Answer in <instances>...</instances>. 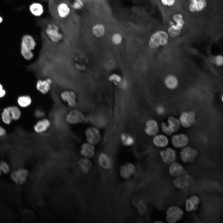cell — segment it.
Listing matches in <instances>:
<instances>
[{
  "label": "cell",
  "mask_w": 223,
  "mask_h": 223,
  "mask_svg": "<svg viewBox=\"0 0 223 223\" xmlns=\"http://www.w3.org/2000/svg\"><path fill=\"white\" fill-rule=\"evenodd\" d=\"M144 130L145 133L148 136H155L158 133L159 131L158 122L153 119L148 120L145 123Z\"/></svg>",
  "instance_id": "obj_19"
},
{
  "label": "cell",
  "mask_w": 223,
  "mask_h": 223,
  "mask_svg": "<svg viewBox=\"0 0 223 223\" xmlns=\"http://www.w3.org/2000/svg\"><path fill=\"white\" fill-rule=\"evenodd\" d=\"M154 222L155 223H162L163 222L160 220H155Z\"/></svg>",
  "instance_id": "obj_50"
},
{
  "label": "cell",
  "mask_w": 223,
  "mask_h": 223,
  "mask_svg": "<svg viewBox=\"0 0 223 223\" xmlns=\"http://www.w3.org/2000/svg\"><path fill=\"white\" fill-rule=\"evenodd\" d=\"M164 83L168 89L174 90L178 87L179 81L176 76L172 74H170L165 77L164 80Z\"/></svg>",
  "instance_id": "obj_26"
},
{
  "label": "cell",
  "mask_w": 223,
  "mask_h": 223,
  "mask_svg": "<svg viewBox=\"0 0 223 223\" xmlns=\"http://www.w3.org/2000/svg\"><path fill=\"white\" fill-rule=\"evenodd\" d=\"M112 43L115 45L120 44L122 40V37L121 35L118 33L114 34L111 38Z\"/></svg>",
  "instance_id": "obj_37"
},
{
  "label": "cell",
  "mask_w": 223,
  "mask_h": 223,
  "mask_svg": "<svg viewBox=\"0 0 223 223\" xmlns=\"http://www.w3.org/2000/svg\"><path fill=\"white\" fill-rule=\"evenodd\" d=\"M21 43L32 50H34L37 46L35 38L32 35L28 34H25L22 36Z\"/></svg>",
  "instance_id": "obj_27"
},
{
  "label": "cell",
  "mask_w": 223,
  "mask_h": 223,
  "mask_svg": "<svg viewBox=\"0 0 223 223\" xmlns=\"http://www.w3.org/2000/svg\"><path fill=\"white\" fill-rule=\"evenodd\" d=\"M80 170L84 173H87L91 170L92 167V162L89 159L85 157L81 159L78 162Z\"/></svg>",
  "instance_id": "obj_28"
},
{
  "label": "cell",
  "mask_w": 223,
  "mask_h": 223,
  "mask_svg": "<svg viewBox=\"0 0 223 223\" xmlns=\"http://www.w3.org/2000/svg\"><path fill=\"white\" fill-rule=\"evenodd\" d=\"M45 33L49 40L52 43L58 44L61 42L64 35L59 25L54 22L47 23L45 26Z\"/></svg>",
  "instance_id": "obj_2"
},
{
  "label": "cell",
  "mask_w": 223,
  "mask_h": 223,
  "mask_svg": "<svg viewBox=\"0 0 223 223\" xmlns=\"http://www.w3.org/2000/svg\"><path fill=\"white\" fill-rule=\"evenodd\" d=\"M85 135L87 142L94 145L99 143L101 140L100 131L98 128L94 126L87 128L85 130Z\"/></svg>",
  "instance_id": "obj_6"
},
{
  "label": "cell",
  "mask_w": 223,
  "mask_h": 223,
  "mask_svg": "<svg viewBox=\"0 0 223 223\" xmlns=\"http://www.w3.org/2000/svg\"><path fill=\"white\" fill-rule=\"evenodd\" d=\"M0 169L5 173H8L10 171V167L8 164L4 161H0Z\"/></svg>",
  "instance_id": "obj_39"
},
{
  "label": "cell",
  "mask_w": 223,
  "mask_h": 223,
  "mask_svg": "<svg viewBox=\"0 0 223 223\" xmlns=\"http://www.w3.org/2000/svg\"><path fill=\"white\" fill-rule=\"evenodd\" d=\"M97 161L99 166L103 169L108 171L113 166L112 160L110 156L105 152H101L98 156Z\"/></svg>",
  "instance_id": "obj_15"
},
{
  "label": "cell",
  "mask_w": 223,
  "mask_h": 223,
  "mask_svg": "<svg viewBox=\"0 0 223 223\" xmlns=\"http://www.w3.org/2000/svg\"><path fill=\"white\" fill-rule=\"evenodd\" d=\"M187 9L190 12L198 13L202 12L208 6V0H188Z\"/></svg>",
  "instance_id": "obj_10"
},
{
  "label": "cell",
  "mask_w": 223,
  "mask_h": 223,
  "mask_svg": "<svg viewBox=\"0 0 223 223\" xmlns=\"http://www.w3.org/2000/svg\"><path fill=\"white\" fill-rule=\"evenodd\" d=\"M172 182L175 188L181 190L192 186L194 180L192 177L186 171L184 170L182 174L175 177Z\"/></svg>",
  "instance_id": "obj_4"
},
{
  "label": "cell",
  "mask_w": 223,
  "mask_h": 223,
  "mask_svg": "<svg viewBox=\"0 0 223 223\" xmlns=\"http://www.w3.org/2000/svg\"><path fill=\"white\" fill-rule=\"evenodd\" d=\"M1 172H2V171H1V169H0V176L1 175Z\"/></svg>",
  "instance_id": "obj_53"
},
{
  "label": "cell",
  "mask_w": 223,
  "mask_h": 223,
  "mask_svg": "<svg viewBox=\"0 0 223 223\" xmlns=\"http://www.w3.org/2000/svg\"><path fill=\"white\" fill-rule=\"evenodd\" d=\"M109 80L111 81H113L117 82H120L121 81V77L116 74H111L109 77Z\"/></svg>",
  "instance_id": "obj_43"
},
{
  "label": "cell",
  "mask_w": 223,
  "mask_h": 223,
  "mask_svg": "<svg viewBox=\"0 0 223 223\" xmlns=\"http://www.w3.org/2000/svg\"><path fill=\"white\" fill-rule=\"evenodd\" d=\"M120 85L121 88L123 89H125L127 85V81L125 80H123L121 82Z\"/></svg>",
  "instance_id": "obj_47"
},
{
  "label": "cell",
  "mask_w": 223,
  "mask_h": 223,
  "mask_svg": "<svg viewBox=\"0 0 223 223\" xmlns=\"http://www.w3.org/2000/svg\"><path fill=\"white\" fill-rule=\"evenodd\" d=\"M72 10L71 5L64 1L58 2L55 7V11L57 17L62 20L69 17L72 13Z\"/></svg>",
  "instance_id": "obj_5"
},
{
  "label": "cell",
  "mask_w": 223,
  "mask_h": 223,
  "mask_svg": "<svg viewBox=\"0 0 223 223\" xmlns=\"http://www.w3.org/2000/svg\"><path fill=\"white\" fill-rule=\"evenodd\" d=\"M7 0V1H9V0Z\"/></svg>",
  "instance_id": "obj_55"
},
{
  "label": "cell",
  "mask_w": 223,
  "mask_h": 223,
  "mask_svg": "<svg viewBox=\"0 0 223 223\" xmlns=\"http://www.w3.org/2000/svg\"><path fill=\"white\" fill-rule=\"evenodd\" d=\"M162 4L166 7L173 6L176 3V0H160Z\"/></svg>",
  "instance_id": "obj_40"
},
{
  "label": "cell",
  "mask_w": 223,
  "mask_h": 223,
  "mask_svg": "<svg viewBox=\"0 0 223 223\" xmlns=\"http://www.w3.org/2000/svg\"><path fill=\"white\" fill-rule=\"evenodd\" d=\"M160 154L162 161L166 164H171L175 161L176 159V151L170 147L161 150Z\"/></svg>",
  "instance_id": "obj_17"
},
{
  "label": "cell",
  "mask_w": 223,
  "mask_h": 223,
  "mask_svg": "<svg viewBox=\"0 0 223 223\" xmlns=\"http://www.w3.org/2000/svg\"><path fill=\"white\" fill-rule=\"evenodd\" d=\"M184 170L183 167L181 164L175 161L170 164L168 168L169 174L175 178L181 175Z\"/></svg>",
  "instance_id": "obj_23"
},
{
  "label": "cell",
  "mask_w": 223,
  "mask_h": 223,
  "mask_svg": "<svg viewBox=\"0 0 223 223\" xmlns=\"http://www.w3.org/2000/svg\"><path fill=\"white\" fill-rule=\"evenodd\" d=\"M3 89V86L2 84H0V90H1Z\"/></svg>",
  "instance_id": "obj_51"
},
{
  "label": "cell",
  "mask_w": 223,
  "mask_h": 223,
  "mask_svg": "<svg viewBox=\"0 0 223 223\" xmlns=\"http://www.w3.org/2000/svg\"><path fill=\"white\" fill-rule=\"evenodd\" d=\"M184 213V211L179 207L176 206H170L166 212V221L169 223H175L181 219Z\"/></svg>",
  "instance_id": "obj_7"
},
{
  "label": "cell",
  "mask_w": 223,
  "mask_h": 223,
  "mask_svg": "<svg viewBox=\"0 0 223 223\" xmlns=\"http://www.w3.org/2000/svg\"><path fill=\"white\" fill-rule=\"evenodd\" d=\"M5 129L0 125V137H4L6 134Z\"/></svg>",
  "instance_id": "obj_46"
},
{
  "label": "cell",
  "mask_w": 223,
  "mask_h": 223,
  "mask_svg": "<svg viewBox=\"0 0 223 223\" xmlns=\"http://www.w3.org/2000/svg\"><path fill=\"white\" fill-rule=\"evenodd\" d=\"M70 5L72 10L75 11L81 10L85 5L84 1L81 0L73 1Z\"/></svg>",
  "instance_id": "obj_36"
},
{
  "label": "cell",
  "mask_w": 223,
  "mask_h": 223,
  "mask_svg": "<svg viewBox=\"0 0 223 223\" xmlns=\"http://www.w3.org/2000/svg\"><path fill=\"white\" fill-rule=\"evenodd\" d=\"M120 141L122 144L125 146H131L135 143L134 137L130 134L126 133H122L120 136Z\"/></svg>",
  "instance_id": "obj_31"
},
{
  "label": "cell",
  "mask_w": 223,
  "mask_h": 223,
  "mask_svg": "<svg viewBox=\"0 0 223 223\" xmlns=\"http://www.w3.org/2000/svg\"><path fill=\"white\" fill-rule=\"evenodd\" d=\"M6 92L5 90L3 89L0 90V98L4 97L6 94Z\"/></svg>",
  "instance_id": "obj_48"
},
{
  "label": "cell",
  "mask_w": 223,
  "mask_h": 223,
  "mask_svg": "<svg viewBox=\"0 0 223 223\" xmlns=\"http://www.w3.org/2000/svg\"><path fill=\"white\" fill-rule=\"evenodd\" d=\"M169 36L167 32L162 30L156 31L150 36L148 42L149 46L154 49L160 46L167 45L168 42Z\"/></svg>",
  "instance_id": "obj_3"
},
{
  "label": "cell",
  "mask_w": 223,
  "mask_h": 223,
  "mask_svg": "<svg viewBox=\"0 0 223 223\" xmlns=\"http://www.w3.org/2000/svg\"><path fill=\"white\" fill-rule=\"evenodd\" d=\"M3 21V19L2 16L0 15V24L2 23Z\"/></svg>",
  "instance_id": "obj_49"
},
{
  "label": "cell",
  "mask_w": 223,
  "mask_h": 223,
  "mask_svg": "<svg viewBox=\"0 0 223 223\" xmlns=\"http://www.w3.org/2000/svg\"><path fill=\"white\" fill-rule=\"evenodd\" d=\"M85 118L84 114L81 112L73 109L67 114L65 120L68 123L74 125L82 123L84 121Z\"/></svg>",
  "instance_id": "obj_12"
},
{
  "label": "cell",
  "mask_w": 223,
  "mask_h": 223,
  "mask_svg": "<svg viewBox=\"0 0 223 223\" xmlns=\"http://www.w3.org/2000/svg\"><path fill=\"white\" fill-rule=\"evenodd\" d=\"M182 161L185 163L193 162L198 155L197 150L189 146H186L181 149L179 153Z\"/></svg>",
  "instance_id": "obj_8"
},
{
  "label": "cell",
  "mask_w": 223,
  "mask_h": 223,
  "mask_svg": "<svg viewBox=\"0 0 223 223\" xmlns=\"http://www.w3.org/2000/svg\"><path fill=\"white\" fill-rule=\"evenodd\" d=\"M11 179L16 183L21 185L23 184L26 181L19 174L17 171H13L11 174Z\"/></svg>",
  "instance_id": "obj_35"
},
{
  "label": "cell",
  "mask_w": 223,
  "mask_h": 223,
  "mask_svg": "<svg viewBox=\"0 0 223 223\" xmlns=\"http://www.w3.org/2000/svg\"><path fill=\"white\" fill-rule=\"evenodd\" d=\"M73 0V1H74V0ZM83 0V1H84L85 0Z\"/></svg>",
  "instance_id": "obj_54"
},
{
  "label": "cell",
  "mask_w": 223,
  "mask_h": 223,
  "mask_svg": "<svg viewBox=\"0 0 223 223\" xmlns=\"http://www.w3.org/2000/svg\"><path fill=\"white\" fill-rule=\"evenodd\" d=\"M20 176L25 180L28 176V171L24 168H20L17 170Z\"/></svg>",
  "instance_id": "obj_44"
},
{
  "label": "cell",
  "mask_w": 223,
  "mask_h": 223,
  "mask_svg": "<svg viewBox=\"0 0 223 223\" xmlns=\"http://www.w3.org/2000/svg\"><path fill=\"white\" fill-rule=\"evenodd\" d=\"M160 126L161 130L164 133L168 136H170L172 134L169 131L165 122H162L160 124Z\"/></svg>",
  "instance_id": "obj_42"
},
{
  "label": "cell",
  "mask_w": 223,
  "mask_h": 223,
  "mask_svg": "<svg viewBox=\"0 0 223 223\" xmlns=\"http://www.w3.org/2000/svg\"><path fill=\"white\" fill-rule=\"evenodd\" d=\"M156 112L157 113L160 115L163 114L164 112V109L163 107L159 106L156 108Z\"/></svg>",
  "instance_id": "obj_45"
},
{
  "label": "cell",
  "mask_w": 223,
  "mask_h": 223,
  "mask_svg": "<svg viewBox=\"0 0 223 223\" xmlns=\"http://www.w3.org/2000/svg\"><path fill=\"white\" fill-rule=\"evenodd\" d=\"M34 115L36 118L40 119L44 117L45 113V112L41 109H37L35 110Z\"/></svg>",
  "instance_id": "obj_41"
},
{
  "label": "cell",
  "mask_w": 223,
  "mask_h": 223,
  "mask_svg": "<svg viewBox=\"0 0 223 223\" xmlns=\"http://www.w3.org/2000/svg\"><path fill=\"white\" fill-rule=\"evenodd\" d=\"M221 97L222 101L223 102V95H222Z\"/></svg>",
  "instance_id": "obj_52"
},
{
  "label": "cell",
  "mask_w": 223,
  "mask_h": 223,
  "mask_svg": "<svg viewBox=\"0 0 223 223\" xmlns=\"http://www.w3.org/2000/svg\"><path fill=\"white\" fill-rule=\"evenodd\" d=\"M178 119L181 126L185 128H188L195 123V115L191 111L183 112L180 114Z\"/></svg>",
  "instance_id": "obj_11"
},
{
  "label": "cell",
  "mask_w": 223,
  "mask_h": 223,
  "mask_svg": "<svg viewBox=\"0 0 223 223\" xmlns=\"http://www.w3.org/2000/svg\"><path fill=\"white\" fill-rule=\"evenodd\" d=\"M1 119L2 122L7 125H10L13 121L10 113L9 106L4 108L1 114Z\"/></svg>",
  "instance_id": "obj_33"
},
{
  "label": "cell",
  "mask_w": 223,
  "mask_h": 223,
  "mask_svg": "<svg viewBox=\"0 0 223 223\" xmlns=\"http://www.w3.org/2000/svg\"><path fill=\"white\" fill-rule=\"evenodd\" d=\"M60 97L62 100L66 103L71 108H74L77 105V95L73 91L65 90L60 94Z\"/></svg>",
  "instance_id": "obj_14"
},
{
  "label": "cell",
  "mask_w": 223,
  "mask_h": 223,
  "mask_svg": "<svg viewBox=\"0 0 223 223\" xmlns=\"http://www.w3.org/2000/svg\"><path fill=\"white\" fill-rule=\"evenodd\" d=\"M213 62L218 66H221L223 64V57L221 55H218L214 57Z\"/></svg>",
  "instance_id": "obj_38"
},
{
  "label": "cell",
  "mask_w": 223,
  "mask_h": 223,
  "mask_svg": "<svg viewBox=\"0 0 223 223\" xmlns=\"http://www.w3.org/2000/svg\"><path fill=\"white\" fill-rule=\"evenodd\" d=\"M152 142L153 144L156 146L163 148L168 145L169 140L165 135L157 134L153 136Z\"/></svg>",
  "instance_id": "obj_24"
},
{
  "label": "cell",
  "mask_w": 223,
  "mask_h": 223,
  "mask_svg": "<svg viewBox=\"0 0 223 223\" xmlns=\"http://www.w3.org/2000/svg\"><path fill=\"white\" fill-rule=\"evenodd\" d=\"M30 14L33 17L40 18L45 12V7L44 5L39 1H34L31 2L28 7Z\"/></svg>",
  "instance_id": "obj_13"
},
{
  "label": "cell",
  "mask_w": 223,
  "mask_h": 223,
  "mask_svg": "<svg viewBox=\"0 0 223 223\" xmlns=\"http://www.w3.org/2000/svg\"><path fill=\"white\" fill-rule=\"evenodd\" d=\"M105 32V27L102 23L96 24L94 25L91 28V32L92 35L97 38L102 37L104 35Z\"/></svg>",
  "instance_id": "obj_29"
},
{
  "label": "cell",
  "mask_w": 223,
  "mask_h": 223,
  "mask_svg": "<svg viewBox=\"0 0 223 223\" xmlns=\"http://www.w3.org/2000/svg\"><path fill=\"white\" fill-rule=\"evenodd\" d=\"M186 23V20L182 14L177 12L173 15L168 22L167 28V32L169 36L176 37L179 36Z\"/></svg>",
  "instance_id": "obj_1"
},
{
  "label": "cell",
  "mask_w": 223,
  "mask_h": 223,
  "mask_svg": "<svg viewBox=\"0 0 223 223\" xmlns=\"http://www.w3.org/2000/svg\"><path fill=\"white\" fill-rule=\"evenodd\" d=\"M167 122V126L169 131L172 134L177 132L180 129L181 125L178 118L170 116L168 118Z\"/></svg>",
  "instance_id": "obj_25"
},
{
  "label": "cell",
  "mask_w": 223,
  "mask_h": 223,
  "mask_svg": "<svg viewBox=\"0 0 223 223\" xmlns=\"http://www.w3.org/2000/svg\"><path fill=\"white\" fill-rule=\"evenodd\" d=\"M9 107L13 120L17 121L19 120L21 116V111L19 107L15 106H10Z\"/></svg>",
  "instance_id": "obj_34"
},
{
  "label": "cell",
  "mask_w": 223,
  "mask_h": 223,
  "mask_svg": "<svg viewBox=\"0 0 223 223\" xmlns=\"http://www.w3.org/2000/svg\"><path fill=\"white\" fill-rule=\"evenodd\" d=\"M52 83V81L50 78L44 79H39L36 82V88L41 94H46L50 91Z\"/></svg>",
  "instance_id": "obj_18"
},
{
  "label": "cell",
  "mask_w": 223,
  "mask_h": 223,
  "mask_svg": "<svg viewBox=\"0 0 223 223\" xmlns=\"http://www.w3.org/2000/svg\"><path fill=\"white\" fill-rule=\"evenodd\" d=\"M95 145L88 142L83 143L81 147L80 153L85 157L90 159L94 156L95 154Z\"/></svg>",
  "instance_id": "obj_22"
},
{
  "label": "cell",
  "mask_w": 223,
  "mask_h": 223,
  "mask_svg": "<svg viewBox=\"0 0 223 223\" xmlns=\"http://www.w3.org/2000/svg\"><path fill=\"white\" fill-rule=\"evenodd\" d=\"M136 171L135 165L130 162H127L122 164L119 168V174L123 179L127 180L131 178Z\"/></svg>",
  "instance_id": "obj_9"
},
{
  "label": "cell",
  "mask_w": 223,
  "mask_h": 223,
  "mask_svg": "<svg viewBox=\"0 0 223 223\" xmlns=\"http://www.w3.org/2000/svg\"><path fill=\"white\" fill-rule=\"evenodd\" d=\"M200 202L199 197L193 195L187 199L185 202V208L188 212L195 211L198 208Z\"/></svg>",
  "instance_id": "obj_21"
},
{
  "label": "cell",
  "mask_w": 223,
  "mask_h": 223,
  "mask_svg": "<svg viewBox=\"0 0 223 223\" xmlns=\"http://www.w3.org/2000/svg\"><path fill=\"white\" fill-rule=\"evenodd\" d=\"M20 53L22 57L27 60L32 59L34 57V54L32 50L21 43L20 44Z\"/></svg>",
  "instance_id": "obj_32"
},
{
  "label": "cell",
  "mask_w": 223,
  "mask_h": 223,
  "mask_svg": "<svg viewBox=\"0 0 223 223\" xmlns=\"http://www.w3.org/2000/svg\"><path fill=\"white\" fill-rule=\"evenodd\" d=\"M50 120L47 118L40 119L35 124L33 129L36 133L41 134L46 131L50 126Z\"/></svg>",
  "instance_id": "obj_20"
},
{
  "label": "cell",
  "mask_w": 223,
  "mask_h": 223,
  "mask_svg": "<svg viewBox=\"0 0 223 223\" xmlns=\"http://www.w3.org/2000/svg\"><path fill=\"white\" fill-rule=\"evenodd\" d=\"M189 141L188 136L184 133L174 134L171 138L172 144L176 148H182L187 146Z\"/></svg>",
  "instance_id": "obj_16"
},
{
  "label": "cell",
  "mask_w": 223,
  "mask_h": 223,
  "mask_svg": "<svg viewBox=\"0 0 223 223\" xmlns=\"http://www.w3.org/2000/svg\"><path fill=\"white\" fill-rule=\"evenodd\" d=\"M17 102L19 107L25 108L29 107L31 104L32 100L31 97L28 95H23L18 98Z\"/></svg>",
  "instance_id": "obj_30"
}]
</instances>
